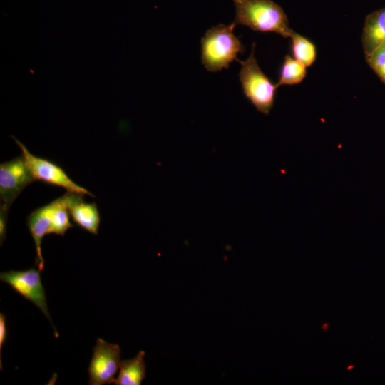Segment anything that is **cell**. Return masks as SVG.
<instances>
[{"label":"cell","instance_id":"cell-1","mask_svg":"<svg viewBox=\"0 0 385 385\" xmlns=\"http://www.w3.org/2000/svg\"><path fill=\"white\" fill-rule=\"evenodd\" d=\"M235 17L233 23L255 31L274 32L289 38L292 29L282 8L272 0H233Z\"/></svg>","mask_w":385,"mask_h":385},{"label":"cell","instance_id":"cell-2","mask_svg":"<svg viewBox=\"0 0 385 385\" xmlns=\"http://www.w3.org/2000/svg\"><path fill=\"white\" fill-rule=\"evenodd\" d=\"M235 24H218L208 29L201 38V60L205 68L217 72L227 68L231 62L237 61L238 53L244 48L234 34Z\"/></svg>","mask_w":385,"mask_h":385},{"label":"cell","instance_id":"cell-3","mask_svg":"<svg viewBox=\"0 0 385 385\" xmlns=\"http://www.w3.org/2000/svg\"><path fill=\"white\" fill-rule=\"evenodd\" d=\"M255 43L250 56L245 61H239L241 69L239 79L245 96L258 111L269 114L274 103L278 88L260 69L255 56Z\"/></svg>","mask_w":385,"mask_h":385},{"label":"cell","instance_id":"cell-4","mask_svg":"<svg viewBox=\"0 0 385 385\" xmlns=\"http://www.w3.org/2000/svg\"><path fill=\"white\" fill-rule=\"evenodd\" d=\"M11 137L21 150L25 162L36 180L62 187L68 192L94 197L93 193L72 180L58 165L31 154L21 141L14 136Z\"/></svg>","mask_w":385,"mask_h":385},{"label":"cell","instance_id":"cell-5","mask_svg":"<svg viewBox=\"0 0 385 385\" xmlns=\"http://www.w3.org/2000/svg\"><path fill=\"white\" fill-rule=\"evenodd\" d=\"M35 178L23 155L0 165V211L9 213L10 206Z\"/></svg>","mask_w":385,"mask_h":385},{"label":"cell","instance_id":"cell-6","mask_svg":"<svg viewBox=\"0 0 385 385\" xmlns=\"http://www.w3.org/2000/svg\"><path fill=\"white\" fill-rule=\"evenodd\" d=\"M120 362V346L108 343L103 339H97L88 369V384L103 385L113 383Z\"/></svg>","mask_w":385,"mask_h":385},{"label":"cell","instance_id":"cell-7","mask_svg":"<svg viewBox=\"0 0 385 385\" xmlns=\"http://www.w3.org/2000/svg\"><path fill=\"white\" fill-rule=\"evenodd\" d=\"M40 272L38 268H30L24 271L10 270L1 272L0 279L25 299L34 303L52 324Z\"/></svg>","mask_w":385,"mask_h":385},{"label":"cell","instance_id":"cell-8","mask_svg":"<svg viewBox=\"0 0 385 385\" xmlns=\"http://www.w3.org/2000/svg\"><path fill=\"white\" fill-rule=\"evenodd\" d=\"M68 192V208L73 221L81 228L97 235L101 222L96 203L85 202L83 194Z\"/></svg>","mask_w":385,"mask_h":385},{"label":"cell","instance_id":"cell-9","mask_svg":"<svg viewBox=\"0 0 385 385\" xmlns=\"http://www.w3.org/2000/svg\"><path fill=\"white\" fill-rule=\"evenodd\" d=\"M26 224L36 246V265L41 271L44 268V260L41 252V241L43 237L50 234L51 232V203L50 202L31 212L26 219Z\"/></svg>","mask_w":385,"mask_h":385},{"label":"cell","instance_id":"cell-10","mask_svg":"<svg viewBox=\"0 0 385 385\" xmlns=\"http://www.w3.org/2000/svg\"><path fill=\"white\" fill-rule=\"evenodd\" d=\"M361 43L366 57L385 43V7L366 16L361 35Z\"/></svg>","mask_w":385,"mask_h":385},{"label":"cell","instance_id":"cell-11","mask_svg":"<svg viewBox=\"0 0 385 385\" xmlns=\"http://www.w3.org/2000/svg\"><path fill=\"white\" fill-rule=\"evenodd\" d=\"M145 351H140L130 359L122 360L115 385H140L145 377Z\"/></svg>","mask_w":385,"mask_h":385},{"label":"cell","instance_id":"cell-12","mask_svg":"<svg viewBox=\"0 0 385 385\" xmlns=\"http://www.w3.org/2000/svg\"><path fill=\"white\" fill-rule=\"evenodd\" d=\"M51 227L50 234L63 236L67 230L73 225L70 222L68 208V192L51 202Z\"/></svg>","mask_w":385,"mask_h":385},{"label":"cell","instance_id":"cell-13","mask_svg":"<svg viewBox=\"0 0 385 385\" xmlns=\"http://www.w3.org/2000/svg\"><path fill=\"white\" fill-rule=\"evenodd\" d=\"M307 74V66L292 57L286 55L282 64L279 78L276 83L277 87L283 85H294L301 83Z\"/></svg>","mask_w":385,"mask_h":385},{"label":"cell","instance_id":"cell-14","mask_svg":"<svg viewBox=\"0 0 385 385\" xmlns=\"http://www.w3.org/2000/svg\"><path fill=\"white\" fill-rule=\"evenodd\" d=\"M289 38L292 41L293 57L307 67L312 65L317 56L315 45L310 40L294 30L292 31Z\"/></svg>","mask_w":385,"mask_h":385},{"label":"cell","instance_id":"cell-15","mask_svg":"<svg viewBox=\"0 0 385 385\" xmlns=\"http://www.w3.org/2000/svg\"><path fill=\"white\" fill-rule=\"evenodd\" d=\"M366 59L369 66L385 83V43L366 57Z\"/></svg>","mask_w":385,"mask_h":385},{"label":"cell","instance_id":"cell-16","mask_svg":"<svg viewBox=\"0 0 385 385\" xmlns=\"http://www.w3.org/2000/svg\"><path fill=\"white\" fill-rule=\"evenodd\" d=\"M7 338V327L6 323V316L0 314V369L2 370L1 364V349Z\"/></svg>","mask_w":385,"mask_h":385},{"label":"cell","instance_id":"cell-17","mask_svg":"<svg viewBox=\"0 0 385 385\" xmlns=\"http://www.w3.org/2000/svg\"><path fill=\"white\" fill-rule=\"evenodd\" d=\"M8 220V213L0 212V240L1 245L4 242L6 232V224Z\"/></svg>","mask_w":385,"mask_h":385}]
</instances>
